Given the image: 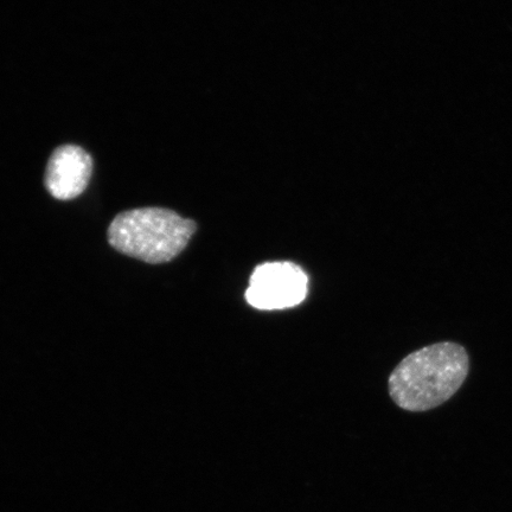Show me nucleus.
<instances>
[{"label":"nucleus","instance_id":"nucleus-2","mask_svg":"<svg viewBox=\"0 0 512 512\" xmlns=\"http://www.w3.org/2000/svg\"><path fill=\"white\" fill-rule=\"evenodd\" d=\"M195 221L165 208H138L114 217L107 238L120 253L147 264H166L188 246Z\"/></svg>","mask_w":512,"mask_h":512},{"label":"nucleus","instance_id":"nucleus-1","mask_svg":"<svg viewBox=\"0 0 512 512\" xmlns=\"http://www.w3.org/2000/svg\"><path fill=\"white\" fill-rule=\"evenodd\" d=\"M470 371L463 345L441 342L412 352L389 377V394L400 408L420 413L456 395Z\"/></svg>","mask_w":512,"mask_h":512},{"label":"nucleus","instance_id":"nucleus-3","mask_svg":"<svg viewBox=\"0 0 512 512\" xmlns=\"http://www.w3.org/2000/svg\"><path fill=\"white\" fill-rule=\"evenodd\" d=\"M307 288L309 278L298 265L290 261L266 262L252 273L246 300L258 310L290 309L304 302Z\"/></svg>","mask_w":512,"mask_h":512},{"label":"nucleus","instance_id":"nucleus-4","mask_svg":"<svg viewBox=\"0 0 512 512\" xmlns=\"http://www.w3.org/2000/svg\"><path fill=\"white\" fill-rule=\"evenodd\" d=\"M93 174V159L75 145L57 147L46 171L49 194L60 201L74 200L86 190Z\"/></svg>","mask_w":512,"mask_h":512}]
</instances>
